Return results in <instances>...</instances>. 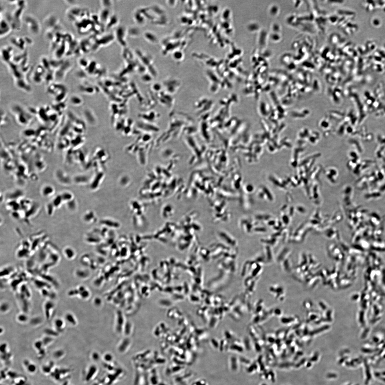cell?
Masks as SVG:
<instances>
[{
  "label": "cell",
  "instance_id": "7",
  "mask_svg": "<svg viewBox=\"0 0 385 385\" xmlns=\"http://www.w3.org/2000/svg\"><path fill=\"white\" fill-rule=\"evenodd\" d=\"M55 189L53 186L46 184L43 186L41 189V193L43 196L46 198L50 197L55 193Z\"/></svg>",
  "mask_w": 385,
  "mask_h": 385
},
{
  "label": "cell",
  "instance_id": "15",
  "mask_svg": "<svg viewBox=\"0 0 385 385\" xmlns=\"http://www.w3.org/2000/svg\"><path fill=\"white\" fill-rule=\"evenodd\" d=\"M231 366L232 370L235 371L237 369V363L236 358L235 357H232L231 358Z\"/></svg>",
  "mask_w": 385,
  "mask_h": 385
},
{
  "label": "cell",
  "instance_id": "17",
  "mask_svg": "<svg viewBox=\"0 0 385 385\" xmlns=\"http://www.w3.org/2000/svg\"><path fill=\"white\" fill-rule=\"evenodd\" d=\"M192 385H207V382L204 379H199L194 382Z\"/></svg>",
  "mask_w": 385,
  "mask_h": 385
},
{
  "label": "cell",
  "instance_id": "6",
  "mask_svg": "<svg viewBox=\"0 0 385 385\" xmlns=\"http://www.w3.org/2000/svg\"><path fill=\"white\" fill-rule=\"evenodd\" d=\"M1 37H3L8 35L12 30V27L10 24L8 23L6 20L4 19H1Z\"/></svg>",
  "mask_w": 385,
  "mask_h": 385
},
{
  "label": "cell",
  "instance_id": "5",
  "mask_svg": "<svg viewBox=\"0 0 385 385\" xmlns=\"http://www.w3.org/2000/svg\"><path fill=\"white\" fill-rule=\"evenodd\" d=\"M44 67L38 65L33 75V80L36 84H40L42 80L45 79L46 72L45 71Z\"/></svg>",
  "mask_w": 385,
  "mask_h": 385
},
{
  "label": "cell",
  "instance_id": "3",
  "mask_svg": "<svg viewBox=\"0 0 385 385\" xmlns=\"http://www.w3.org/2000/svg\"><path fill=\"white\" fill-rule=\"evenodd\" d=\"M25 23L27 24L29 30L34 35H37L39 33L41 29L40 24L36 18L32 16H28L25 19Z\"/></svg>",
  "mask_w": 385,
  "mask_h": 385
},
{
  "label": "cell",
  "instance_id": "10",
  "mask_svg": "<svg viewBox=\"0 0 385 385\" xmlns=\"http://www.w3.org/2000/svg\"><path fill=\"white\" fill-rule=\"evenodd\" d=\"M63 253L65 257L69 260L72 259L75 255L73 249L69 247L64 248L63 250Z\"/></svg>",
  "mask_w": 385,
  "mask_h": 385
},
{
  "label": "cell",
  "instance_id": "4",
  "mask_svg": "<svg viewBox=\"0 0 385 385\" xmlns=\"http://www.w3.org/2000/svg\"><path fill=\"white\" fill-rule=\"evenodd\" d=\"M71 66L70 62L67 61L63 62L60 67L56 69V72L55 73V79H57L58 81L61 80L65 77Z\"/></svg>",
  "mask_w": 385,
  "mask_h": 385
},
{
  "label": "cell",
  "instance_id": "18",
  "mask_svg": "<svg viewBox=\"0 0 385 385\" xmlns=\"http://www.w3.org/2000/svg\"><path fill=\"white\" fill-rule=\"evenodd\" d=\"M258 368V366L256 363H254L252 364L247 369V372L249 373H251L253 372L254 371L256 370Z\"/></svg>",
  "mask_w": 385,
  "mask_h": 385
},
{
  "label": "cell",
  "instance_id": "20",
  "mask_svg": "<svg viewBox=\"0 0 385 385\" xmlns=\"http://www.w3.org/2000/svg\"><path fill=\"white\" fill-rule=\"evenodd\" d=\"M258 363H259V364L260 365V368H261V370H264V364H263V363L262 362L261 358V357H260L258 359Z\"/></svg>",
  "mask_w": 385,
  "mask_h": 385
},
{
  "label": "cell",
  "instance_id": "11",
  "mask_svg": "<svg viewBox=\"0 0 385 385\" xmlns=\"http://www.w3.org/2000/svg\"><path fill=\"white\" fill-rule=\"evenodd\" d=\"M60 195L64 203H67L73 199V195L69 191L64 192Z\"/></svg>",
  "mask_w": 385,
  "mask_h": 385
},
{
  "label": "cell",
  "instance_id": "8",
  "mask_svg": "<svg viewBox=\"0 0 385 385\" xmlns=\"http://www.w3.org/2000/svg\"><path fill=\"white\" fill-rule=\"evenodd\" d=\"M147 382H148V384L151 385H158L159 384L158 377L155 369H152L151 371L149 378H147Z\"/></svg>",
  "mask_w": 385,
  "mask_h": 385
},
{
  "label": "cell",
  "instance_id": "19",
  "mask_svg": "<svg viewBox=\"0 0 385 385\" xmlns=\"http://www.w3.org/2000/svg\"><path fill=\"white\" fill-rule=\"evenodd\" d=\"M183 54L181 52H176L173 54L174 58L175 59L179 60L182 58Z\"/></svg>",
  "mask_w": 385,
  "mask_h": 385
},
{
  "label": "cell",
  "instance_id": "16",
  "mask_svg": "<svg viewBox=\"0 0 385 385\" xmlns=\"http://www.w3.org/2000/svg\"><path fill=\"white\" fill-rule=\"evenodd\" d=\"M62 320L60 319H58L55 321V326L58 330H60L62 329L61 328L63 327V324H64Z\"/></svg>",
  "mask_w": 385,
  "mask_h": 385
},
{
  "label": "cell",
  "instance_id": "9",
  "mask_svg": "<svg viewBox=\"0 0 385 385\" xmlns=\"http://www.w3.org/2000/svg\"><path fill=\"white\" fill-rule=\"evenodd\" d=\"M185 367L184 366L178 365L170 366V367L168 368L167 370H166V373L168 375H171L174 373H176L183 370L185 368Z\"/></svg>",
  "mask_w": 385,
  "mask_h": 385
},
{
  "label": "cell",
  "instance_id": "13",
  "mask_svg": "<svg viewBox=\"0 0 385 385\" xmlns=\"http://www.w3.org/2000/svg\"><path fill=\"white\" fill-rule=\"evenodd\" d=\"M192 373H188L185 374V375H183L176 378V381L178 383H182L185 380L189 379L191 377L192 375Z\"/></svg>",
  "mask_w": 385,
  "mask_h": 385
},
{
  "label": "cell",
  "instance_id": "21",
  "mask_svg": "<svg viewBox=\"0 0 385 385\" xmlns=\"http://www.w3.org/2000/svg\"><path fill=\"white\" fill-rule=\"evenodd\" d=\"M241 362H242L246 363V364H249V363H250V362L249 360L246 359L244 358H241Z\"/></svg>",
  "mask_w": 385,
  "mask_h": 385
},
{
  "label": "cell",
  "instance_id": "12",
  "mask_svg": "<svg viewBox=\"0 0 385 385\" xmlns=\"http://www.w3.org/2000/svg\"><path fill=\"white\" fill-rule=\"evenodd\" d=\"M52 202L55 208L60 207L62 204L64 203L60 195H58V196L57 195L54 197Z\"/></svg>",
  "mask_w": 385,
  "mask_h": 385
},
{
  "label": "cell",
  "instance_id": "1",
  "mask_svg": "<svg viewBox=\"0 0 385 385\" xmlns=\"http://www.w3.org/2000/svg\"><path fill=\"white\" fill-rule=\"evenodd\" d=\"M10 110L14 116L15 119L20 125L26 126L31 122L32 116L21 105L14 104L12 105Z\"/></svg>",
  "mask_w": 385,
  "mask_h": 385
},
{
  "label": "cell",
  "instance_id": "22",
  "mask_svg": "<svg viewBox=\"0 0 385 385\" xmlns=\"http://www.w3.org/2000/svg\"><path fill=\"white\" fill-rule=\"evenodd\" d=\"M158 385H168L165 384V383H159V384H158Z\"/></svg>",
  "mask_w": 385,
  "mask_h": 385
},
{
  "label": "cell",
  "instance_id": "23",
  "mask_svg": "<svg viewBox=\"0 0 385 385\" xmlns=\"http://www.w3.org/2000/svg\"><path fill=\"white\" fill-rule=\"evenodd\" d=\"M262 385H267V384H263Z\"/></svg>",
  "mask_w": 385,
  "mask_h": 385
},
{
  "label": "cell",
  "instance_id": "14",
  "mask_svg": "<svg viewBox=\"0 0 385 385\" xmlns=\"http://www.w3.org/2000/svg\"><path fill=\"white\" fill-rule=\"evenodd\" d=\"M70 102L74 105L80 104L82 101L79 97L77 96H72L70 98Z\"/></svg>",
  "mask_w": 385,
  "mask_h": 385
},
{
  "label": "cell",
  "instance_id": "2",
  "mask_svg": "<svg viewBox=\"0 0 385 385\" xmlns=\"http://www.w3.org/2000/svg\"><path fill=\"white\" fill-rule=\"evenodd\" d=\"M100 370L98 366L95 364H91L87 366L84 371V381L89 383L96 379L99 375Z\"/></svg>",
  "mask_w": 385,
  "mask_h": 385
}]
</instances>
